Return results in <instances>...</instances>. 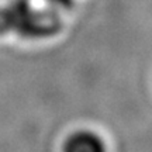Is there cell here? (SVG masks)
<instances>
[{
	"instance_id": "6da1fadb",
	"label": "cell",
	"mask_w": 152,
	"mask_h": 152,
	"mask_svg": "<svg viewBox=\"0 0 152 152\" xmlns=\"http://www.w3.org/2000/svg\"><path fill=\"white\" fill-rule=\"evenodd\" d=\"M59 30V20L54 13L31 7L27 0H17L0 9V34L14 31L26 38H42Z\"/></svg>"
},
{
	"instance_id": "7a4b0ae2",
	"label": "cell",
	"mask_w": 152,
	"mask_h": 152,
	"mask_svg": "<svg viewBox=\"0 0 152 152\" xmlns=\"http://www.w3.org/2000/svg\"><path fill=\"white\" fill-rule=\"evenodd\" d=\"M64 152H106L104 141L90 130H79L65 141Z\"/></svg>"
},
{
	"instance_id": "3957f363",
	"label": "cell",
	"mask_w": 152,
	"mask_h": 152,
	"mask_svg": "<svg viewBox=\"0 0 152 152\" xmlns=\"http://www.w3.org/2000/svg\"><path fill=\"white\" fill-rule=\"evenodd\" d=\"M47 1H49L51 4L56 6V7H71L72 6V0H47Z\"/></svg>"
}]
</instances>
